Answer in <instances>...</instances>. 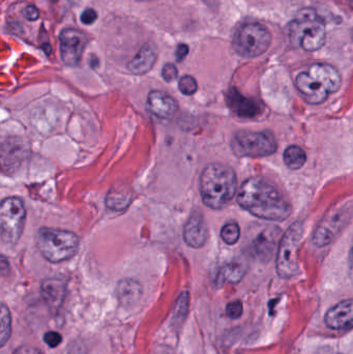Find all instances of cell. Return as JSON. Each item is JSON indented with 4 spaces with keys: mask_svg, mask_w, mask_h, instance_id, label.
<instances>
[{
    "mask_svg": "<svg viewBox=\"0 0 353 354\" xmlns=\"http://www.w3.org/2000/svg\"><path fill=\"white\" fill-rule=\"evenodd\" d=\"M238 203L257 218L283 222L292 212V204L275 185L265 177H251L240 185Z\"/></svg>",
    "mask_w": 353,
    "mask_h": 354,
    "instance_id": "6da1fadb",
    "label": "cell"
},
{
    "mask_svg": "<svg viewBox=\"0 0 353 354\" xmlns=\"http://www.w3.org/2000/svg\"><path fill=\"white\" fill-rule=\"evenodd\" d=\"M238 189L236 172L229 166L211 163L200 176V194L207 207L219 210L233 199Z\"/></svg>",
    "mask_w": 353,
    "mask_h": 354,
    "instance_id": "7a4b0ae2",
    "label": "cell"
},
{
    "mask_svg": "<svg viewBox=\"0 0 353 354\" xmlns=\"http://www.w3.org/2000/svg\"><path fill=\"white\" fill-rule=\"evenodd\" d=\"M288 37L294 47L305 51L321 49L327 39L325 24L313 8H305L288 25Z\"/></svg>",
    "mask_w": 353,
    "mask_h": 354,
    "instance_id": "3957f363",
    "label": "cell"
},
{
    "mask_svg": "<svg viewBox=\"0 0 353 354\" xmlns=\"http://www.w3.org/2000/svg\"><path fill=\"white\" fill-rule=\"evenodd\" d=\"M37 245L46 260L59 263L76 255L79 239L72 231L41 227L37 232Z\"/></svg>",
    "mask_w": 353,
    "mask_h": 354,
    "instance_id": "277c9868",
    "label": "cell"
},
{
    "mask_svg": "<svg viewBox=\"0 0 353 354\" xmlns=\"http://www.w3.org/2000/svg\"><path fill=\"white\" fill-rule=\"evenodd\" d=\"M304 234L302 222L294 223L286 230L278 245L277 268L278 276L281 279H292L298 274V248Z\"/></svg>",
    "mask_w": 353,
    "mask_h": 354,
    "instance_id": "5b68a950",
    "label": "cell"
},
{
    "mask_svg": "<svg viewBox=\"0 0 353 354\" xmlns=\"http://www.w3.org/2000/svg\"><path fill=\"white\" fill-rule=\"evenodd\" d=\"M26 210L20 198L8 197L0 206V235L1 241L8 247L18 243L24 230Z\"/></svg>",
    "mask_w": 353,
    "mask_h": 354,
    "instance_id": "8992f818",
    "label": "cell"
},
{
    "mask_svg": "<svg viewBox=\"0 0 353 354\" xmlns=\"http://www.w3.org/2000/svg\"><path fill=\"white\" fill-rule=\"evenodd\" d=\"M231 149L238 157L265 158L274 155L278 145L271 133L240 131L232 139Z\"/></svg>",
    "mask_w": 353,
    "mask_h": 354,
    "instance_id": "52a82bcc",
    "label": "cell"
},
{
    "mask_svg": "<svg viewBox=\"0 0 353 354\" xmlns=\"http://www.w3.org/2000/svg\"><path fill=\"white\" fill-rule=\"evenodd\" d=\"M271 43L269 29L260 23H249L238 29L233 39V47L238 55L255 58L267 51Z\"/></svg>",
    "mask_w": 353,
    "mask_h": 354,
    "instance_id": "ba28073f",
    "label": "cell"
},
{
    "mask_svg": "<svg viewBox=\"0 0 353 354\" xmlns=\"http://www.w3.org/2000/svg\"><path fill=\"white\" fill-rule=\"evenodd\" d=\"M352 212L345 206L330 212L319 223L314 231L312 241L315 247L323 248L331 245L350 221Z\"/></svg>",
    "mask_w": 353,
    "mask_h": 354,
    "instance_id": "9c48e42d",
    "label": "cell"
},
{
    "mask_svg": "<svg viewBox=\"0 0 353 354\" xmlns=\"http://www.w3.org/2000/svg\"><path fill=\"white\" fill-rule=\"evenodd\" d=\"M281 229L275 225H261L256 232L251 237L249 251L253 257L260 261H269L273 257L276 248L279 245Z\"/></svg>",
    "mask_w": 353,
    "mask_h": 354,
    "instance_id": "30bf717a",
    "label": "cell"
},
{
    "mask_svg": "<svg viewBox=\"0 0 353 354\" xmlns=\"http://www.w3.org/2000/svg\"><path fill=\"white\" fill-rule=\"evenodd\" d=\"M60 55L66 66H76L80 62L88 37L78 29L66 28L59 35Z\"/></svg>",
    "mask_w": 353,
    "mask_h": 354,
    "instance_id": "8fae6325",
    "label": "cell"
},
{
    "mask_svg": "<svg viewBox=\"0 0 353 354\" xmlns=\"http://www.w3.org/2000/svg\"><path fill=\"white\" fill-rule=\"evenodd\" d=\"M296 86L305 101L313 105L323 103L329 97L330 93L325 86L308 72L298 74L296 78Z\"/></svg>",
    "mask_w": 353,
    "mask_h": 354,
    "instance_id": "7c38bea8",
    "label": "cell"
},
{
    "mask_svg": "<svg viewBox=\"0 0 353 354\" xmlns=\"http://www.w3.org/2000/svg\"><path fill=\"white\" fill-rule=\"evenodd\" d=\"M325 326L334 330L353 328V299H345L332 307L325 316Z\"/></svg>",
    "mask_w": 353,
    "mask_h": 354,
    "instance_id": "4fadbf2b",
    "label": "cell"
},
{
    "mask_svg": "<svg viewBox=\"0 0 353 354\" xmlns=\"http://www.w3.org/2000/svg\"><path fill=\"white\" fill-rule=\"evenodd\" d=\"M149 111L162 120H170L178 110V103L173 97L161 91H153L147 97Z\"/></svg>",
    "mask_w": 353,
    "mask_h": 354,
    "instance_id": "5bb4252c",
    "label": "cell"
},
{
    "mask_svg": "<svg viewBox=\"0 0 353 354\" xmlns=\"http://www.w3.org/2000/svg\"><path fill=\"white\" fill-rule=\"evenodd\" d=\"M209 229L202 214L195 212L184 225V239L189 247L199 249L207 243Z\"/></svg>",
    "mask_w": 353,
    "mask_h": 354,
    "instance_id": "9a60e30c",
    "label": "cell"
},
{
    "mask_svg": "<svg viewBox=\"0 0 353 354\" xmlns=\"http://www.w3.org/2000/svg\"><path fill=\"white\" fill-rule=\"evenodd\" d=\"M41 295L49 309L57 312L66 297V282L58 278L47 279L41 283Z\"/></svg>",
    "mask_w": 353,
    "mask_h": 354,
    "instance_id": "2e32d148",
    "label": "cell"
},
{
    "mask_svg": "<svg viewBox=\"0 0 353 354\" xmlns=\"http://www.w3.org/2000/svg\"><path fill=\"white\" fill-rule=\"evenodd\" d=\"M307 72L316 78L331 93H337L342 84L341 75L335 66L327 64H315Z\"/></svg>",
    "mask_w": 353,
    "mask_h": 354,
    "instance_id": "e0dca14e",
    "label": "cell"
},
{
    "mask_svg": "<svg viewBox=\"0 0 353 354\" xmlns=\"http://www.w3.org/2000/svg\"><path fill=\"white\" fill-rule=\"evenodd\" d=\"M227 104L236 115L242 118H254L261 112L260 106L256 102L244 97L236 88L228 91Z\"/></svg>",
    "mask_w": 353,
    "mask_h": 354,
    "instance_id": "ac0fdd59",
    "label": "cell"
},
{
    "mask_svg": "<svg viewBox=\"0 0 353 354\" xmlns=\"http://www.w3.org/2000/svg\"><path fill=\"white\" fill-rule=\"evenodd\" d=\"M157 62V53L149 44H145L138 53L128 62V68L135 75H144L151 70Z\"/></svg>",
    "mask_w": 353,
    "mask_h": 354,
    "instance_id": "d6986e66",
    "label": "cell"
},
{
    "mask_svg": "<svg viewBox=\"0 0 353 354\" xmlns=\"http://www.w3.org/2000/svg\"><path fill=\"white\" fill-rule=\"evenodd\" d=\"M118 301L124 307L131 308L140 301L142 287L137 281L124 279L118 283L116 288Z\"/></svg>",
    "mask_w": 353,
    "mask_h": 354,
    "instance_id": "ffe728a7",
    "label": "cell"
},
{
    "mask_svg": "<svg viewBox=\"0 0 353 354\" xmlns=\"http://www.w3.org/2000/svg\"><path fill=\"white\" fill-rule=\"evenodd\" d=\"M245 274H246L245 264L242 262L238 261V260H234V261L226 264L222 268L221 272H219L218 281L220 283L228 282L231 283V284H236L244 278Z\"/></svg>",
    "mask_w": 353,
    "mask_h": 354,
    "instance_id": "44dd1931",
    "label": "cell"
},
{
    "mask_svg": "<svg viewBox=\"0 0 353 354\" xmlns=\"http://www.w3.org/2000/svg\"><path fill=\"white\" fill-rule=\"evenodd\" d=\"M284 162L289 169L298 170L306 164L307 155L302 147L298 145H290L284 151Z\"/></svg>",
    "mask_w": 353,
    "mask_h": 354,
    "instance_id": "7402d4cb",
    "label": "cell"
},
{
    "mask_svg": "<svg viewBox=\"0 0 353 354\" xmlns=\"http://www.w3.org/2000/svg\"><path fill=\"white\" fill-rule=\"evenodd\" d=\"M132 201V194L120 191L118 189H111L107 195L106 205L112 210H124L128 207Z\"/></svg>",
    "mask_w": 353,
    "mask_h": 354,
    "instance_id": "603a6c76",
    "label": "cell"
},
{
    "mask_svg": "<svg viewBox=\"0 0 353 354\" xmlns=\"http://www.w3.org/2000/svg\"><path fill=\"white\" fill-rule=\"evenodd\" d=\"M189 305H190V295L188 291H184L176 299L174 306L173 322L174 324H182L186 319L189 313Z\"/></svg>",
    "mask_w": 353,
    "mask_h": 354,
    "instance_id": "cb8c5ba5",
    "label": "cell"
},
{
    "mask_svg": "<svg viewBox=\"0 0 353 354\" xmlns=\"http://www.w3.org/2000/svg\"><path fill=\"white\" fill-rule=\"evenodd\" d=\"M0 322H1V332H0V345L4 347L8 340H10V333H12V317H10V311L6 305L1 306V312H0Z\"/></svg>",
    "mask_w": 353,
    "mask_h": 354,
    "instance_id": "d4e9b609",
    "label": "cell"
},
{
    "mask_svg": "<svg viewBox=\"0 0 353 354\" xmlns=\"http://www.w3.org/2000/svg\"><path fill=\"white\" fill-rule=\"evenodd\" d=\"M221 237L224 243L227 245H236L240 237V228L238 223L231 222L226 223L221 229Z\"/></svg>",
    "mask_w": 353,
    "mask_h": 354,
    "instance_id": "484cf974",
    "label": "cell"
},
{
    "mask_svg": "<svg viewBox=\"0 0 353 354\" xmlns=\"http://www.w3.org/2000/svg\"><path fill=\"white\" fill-rule=\"evenodd\" d=\"M178 88L184 95H193L198 89V85H197V81L195 80L194 77L186 75L180 79Z\"/></svg>",
    "mask_w": 353,
    "mask_h": 354,
    "instance_id": "4316f807",
    "label": "cell"
},
{
    "mask_svg": "<svg viewBox=\"0 0 353 354\" xmlns=\"http://www.w3.org/2000/svg\"><path fill=\"white\" fill-rule=\"evenodd\" d=\"M242 312H244V307H242V304L240 301H231L226 307V315L230 319H238L242 315Z\"/></svg>",
    "mask_w": 353,
    "mask_h": 354,
    "instance_id": "83f0119b",
    "label": "cell"
},
{
    "mask_svg": "<svg viewBox=\"0 0 353 354\" xmlns=\"http://www.w3.org/2000/svg\"><path fill=\"white\" fill-rule=\"evenodd\" d=\"M44 341L50 348H56L62 342V337L57 332H47L44 335Z\"/></svg>",
    "mask_w": 353,
    "mask_h": 354,
    "instance_id": "f1b7e54d",
    "label": "cell"
},
{
    "mask_svg": "<svg viewBox=\"0 0 353 354\" xmlns=\"http://www.w3.org/2000/svg\"><path fill=\"white\" fill-rule=\"evenodd\" d=\"M178 76V70L173 64H167L163 66L162 70V77L166 82H172L175 80Z\"/></svg>",
    "mask_w": 353,
    "mask_h": 354,
    "instance_id": "f546056e",
    "label": "cell"
},
{
    "mask_svg": "<svg viewBox=\"0 0 353 354\" xmlns=\"http://www.w3.org/2000/svg\"><path fill=\"white\" fill-rule=\"evenodd\" d=\"M97 19V14L93 8H86L81 15V21L83 24L90 25L95 23Z\"/></svg>",
    "mask_w": 353,
    "mask_h": 354,
    "instance_id": "4dcf8cb0",
    "label": "cell"
},
{
    "mask_svg": "<svg viewBox=\"0 0 353 354\" xmlns=\"http://www.w3.org/2000/svg\"><path fill=\"white\" fill-rule=\"evenodd\" d=\"M25 18L28 21H35L39 19V14L35 6H28L24 10Z\"/></svg>",
    "mask_w": 353,
    "mask_h": 354,
    "instance_id": "1f68e13d",
    "label": "cell"
},
{
    "mask_svg": "<svg viewBox=\"0 0 353 354\" xmlns=\"http://www.w3.org/2000/svg\"><path fill=\"white\" fill-rule=\"evenodd\" d=\"M189 54V47L186 44H180L176 48L175 56L178 62H182Z\"/></svg>",
    "mask_w": 353,
    "mask_h": 354,
    "instance_id": "d6a6232c",
    "label": "cell"
},
{
    "mask_svg": "<svg viewBox=\"0 0 353 354\" xmlns=\"http://www.w3.org/2000/svg\"><path fill=\"white\" fill-rule=\"evenodd\" d=\"M12 354H43L39 349L31 346H21L16 349Z\"/></svg>",
    "mask_w": 353,
    "mask_h": 354,
    "instance_id": "836d02e7",
    "label": "cell"
},
{
    "mask_svg": "<svg viewBox=\"0 0 353 354\" xmlns=\"http://www.w3.org/2000/svg\"><path fill=\"white\" fill-rule=\"evenodd\" d=\"M350 277H352V279L353 280V241H352V251H350Z\"/></svg>",
    "mask_w": 353,
    "mask_h": 354,
    "instance_id": "e575fe53",
    "label": "cell"
}]
</instances>
